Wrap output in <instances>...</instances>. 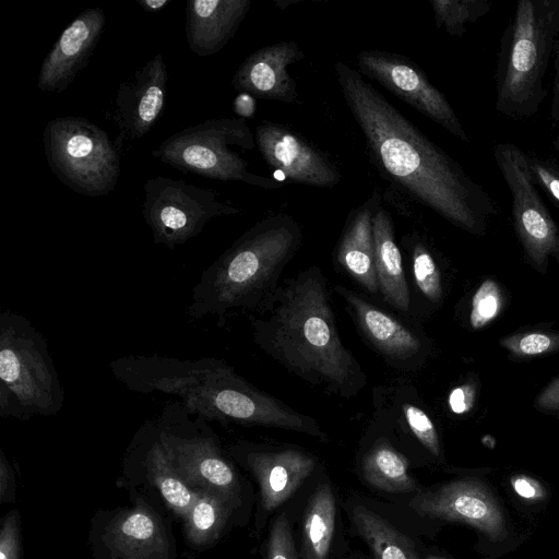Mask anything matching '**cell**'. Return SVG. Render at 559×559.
Listing matches in <instances>:
<instances>
[{
  "instance_id": "obj_1",
  "label": "cell",
  "mask_w": 559,
  "mask_h": 559,
  "mask_svg": "<svg viewBox=\"0 0 559 559\" xmlns=\"http://www.w3.org/2000/svg\"><path fill=\"white\" fill-rule=\"evenodd\" d=\"M334 72L379 173L452 225L471 234H483L498 212L492 195L357 69L337 61Z\"/></svg>"
},
{
  "instance_id": "obj_2",
  "label": "cell",
  "mask_w": 559,
  "mask_h": 559,
  "mask_svg": "<svg viewBox=\"0 0 559 559\" xmlns=\"http://www.w3.org/2000/svg\"><path fill=\"white\" fill-rule=\"evenodd\" d=\"M257 346L287 371L342 399L356 396L367 377L343 344L326 280L319 266L280 284L272 310L249 316Z\"/></svg>"
},
{
  "instance_id": "obj_3",
  "label": "cell",
  "mask_w": 559,
  "mask_h": 559,
  "mask_svg": "<svg viewBox=\"0 0 559 559\" xmlns=\"http://www.w3.org/2000/svg\"><path fill=\"white\" fill-rule=\"evenodd\" d=\"M110 367L130 390L178 396L187 414L202 419L282 428L288 418L285 403L251 384L225 360L127 356Z\"/></svg>"
},
{
  "instance_id": "obj_4",
  "label": "cell",
  "mask_w": 559,
  "mask_h": 559,
  "mask_svg": "<svg viewBox=\"0 0 559 559\" xmlns=\"http://www.w3.org/2000/svg\"><path fill=\"white\" fill-rule=\"evenodd\" d=\"M301 225L288 214L263 217L248 228L206 270L192 288L190 319L233 309L262 317L273 307L280 277L301 247Z\"/></svg>"
},
{
  "instance_id": "obj_5",
  "label": "cell",
  "mask_w": 559,
  "mask_h": 559,
  "mask_svg": "<svg viewBox=\"0 0 559 559\" xmlns=\"http://www.w3.org/2000/svg\"><path fill=\"white\" fill-rule=\"evenodd\" d=\"M559 32V0H520L501 38L496 110L528 118L547 96L545 79Z\"/></svg>"
},
{
  "instance_id": "obj_6",
  "label": "cell",
  "mask_w": 559,
  "mask_h": 559,
  "mask_svg": "<svg viewBox=\"0 0 559 559\" xmlns=\"http://www.w3.org/2000/svg\"><path fill=\"white\" fill-rule=\"evenodd\" d=\"M64 390L44 335L12 310L0 314V416L29 419L56 415Z\"/></svg>"
},
{
  "instance_id": "obj_7",
  "label": "cell",
  "mask_w": 559,
  "mask_h": 559,
  "mask_svg": "<svg viewBox=\"0 0 559 559\" xmlns=\"http://www.w3.org/2000/svg\"><path fill=\"white\" fill-rule=\"evenodd\" d=\"M254 147L255 139L243 118H218L174 133L152 155L180 171L204 178L262 189L282 188L280 181L248 169L250 165L242 154Z\"/></svg>"
},
{
  "instance_id": "obj_8",
  "label": "cell",
  "mask_w": 559,
  "mask_h": 559,
  "mask_svg": "<svg viewBox=\"0 0 559 559\" xmlns=\"http://www.w3.org/2000/svg\"><path fill=\"white\" fill-rule=\"evenodd\" d=\"M43 142L51 171L76 193L100 197L116 187L118 148L95 123L74 116L55 118L46 124Z\"/></svg>"
},
{
  "instance_id": "obj_9",
  "label": "cell",
  "mask_w": 559,
  "mask_h": 559,
  "mask_svg": "<svg viewBox=\"0 0 559 559\" xmlns=\"http://www.w3.org/2000/svg\"><path fill=\"white\" fill-rule=\"evenodd\" d=\"M143 217L156 245L173 250L198 236L211 219L241 210L214 189L156 176L144 183Z\"/></svg>"
},
{
  "instance_id": "obj_10",
  "label": "cell",
  "mask_w": 559,
  "mask_h": 559,
  "mask_svg": "<svg viewBox=\"0 0 559 559\" xmlns=\"http://www.w3.org/2000/svg\"><path fill=\"white\" fill-rule=\"evenodd\" d=\"M493 159L510 191L514 231L531 263L544 271L559 255V226L548 211L533 177L528 154L513 143H498Z\"/></svg>"
},
{
  "instance_id": "obj_11",
  "label": "cell",
  "mask_w": 559,
  "mask_h": 559,
  "mask_svg": "<svg viewBox=\"0 0 559 559\" xmlns=\"http://www.w3.org/2000/svg\"><path fill=\"white\" fill-rule=\"evenodd\" d=\"M358 72L441 126L464 143L469 138L445 95L425 71L406 56L382 49H364L356 55Z\"/></svg>"
},
{
  "instance_id": "obj_12",
  "label": "cell",
  "mask_w": 559,
  "mask_h": 559,
  "mask_svg": "<svg viewBox=\"0 0 559 559\" xmlns=\"http://www.w3.org/2000/svg\"><path fill=\"white\" fill-rule=\"evenodd\" d=\"M409 506L420 516L464 523L495 542L508 534L500 504L490 489L475 478L453 480L417 495Z\"/></svg>"
},
{
  "instance_id": "obj_13",
  "label": "cell",
  "mask_w": 559,
  "mask_h": 559,
  "mask_svg": "<svg viewBox=\"0 0 559 559\" xmlns=\"http://www.w3.org/2000/svg\"><path fill=\"white\" fill-rule=\"evenodd\" d=\"M255 145L266 164L297 183L333 188L341 181L336 164L288 126L263 121L255 128Z\"/></svg>"
},
{
  "instance_id": "obj_14",
  "label": "cell",
  "mask_w": 559,
  "mask_h": 559,
  "mask_svg": "<svg viewBox=\"0 0 559 559\" xmlns=\"http://www.w3.org/2000/svg\"><path fill=\"white\" fill-rule=\"evenodd\" d=\"M168 72L162 53H156L133 78L122 82L114 102L112 120L121 143L143 138L160 117L166 97Z\"/></svg>"
},
{
  "instance_id": "obj_15",
  "label": "cell",
  "mask_w": 559,
  "mask_h": 559,
  "mask_svg": "<svg viewBox=\"0 0 559 559\" xmlns=\"http://www.w3.org/2000/svg\"><path fill=\"white\" fill-rule=\"evenodd\" d=\"M334 290L346 302L364 337L391 365L403 369L419 367L425 343L413 328L347 287L335 285Z\"/></svg>"
},
{
  "instance_id": "obj_16",
  "label": "cell",
  "mask_w": 559,
  "mask_h": 559,
  "mask_svg": "<svg viewBox=\"0 0 559 559\" xmlns=\"http://www.w3.org/2000/svg\"><path fill=\"white\" fill-rule=\"evenodd\" d=\"M100 8L82 11L61 33L45 57L37 87L43 92L61 93L87 64L105 27Z\"/></svg>"
},
{
  "instance_id": "obj_17",
  "label": "cell",
  "mask_w": 559,
  "mask_h": 559,
  "mask_svg": "<svg viewBox=\"0 0 559 559\" xmlns=\"http://www.w3.org/2000/svg\"><path fill=\"white\" fill-rule=\"evenodd\" d=\"M305 59L297 43L282 40L249 55L236 70L231 85L249 96L293 104L298 99L297 85L288 67Z\"/></svg>"
},
{
  "instance_id": "obj_18",
  "label": "cell",
  "mask_w": 559,
  "mask_h": 559,
  "mask_svg": "<svg viewBox=\"0 0 559 559\" xmlns=\"http://www.w3.org/2000/svg\"><path fill=\"white\" fill-rule=\"evenodd\" d=\"M246 460L257 477L262 504L273 511L285 502L312 473L314 457L299 449H250Z\"/></svg>"
},
{
  "instance_id": "obj_19",
  "label": "cell",
  "mask_w": 559,
  "mask_h": 559,
  "mask_svg": "<svg viewBox=\"0 0 559 559\" xmlns=\"http://www.w3.org/2000/svg\"><path fill=\"white\" fill-rule=\"evenodd\" d=\"M381 202L382 197L373 192L350 211L335 249L337 265L372 295L380 294L374 266L372 222Z\"/></svg>"
},
{
  "instance_id": "obj_20",
  "label": "cell",
  "mask_w": 559,
  "mask_h": 559,
  "mask_svg": "<svg viewBox=\"0 0 559 559\" xmlns=\"http://www.w3.org/2000/svg\"><path fill=\"white\" fill-rule=\"evenodd\" d=\"M251 0H188L186 36L198 56L218 52L236 34L250 10Z\"/></svg>"
},
{
  "instance_id": "obj_21",
  "label": "cell",
  "mask_w": 559,
  "mask_h": 559,
  "mask_svg": "<svg viewBox=\"0 0 559 559\" xmlns=\"http://www.w3.org/2000/svg\"><path fill=\"white\" fill-rule=\"evenodd\" d=\"M374 266L382 299L401 312H408L411 294L395 240L394 223L382 202L373 214Z\"/></svg>"
},
{
  "instance_id": "obj_22",
  "label": "cell",
  "mask_w": 559,
  "mask_h": 559,
  "mask_svg": "<svg viewBox=\"0 0 559 559\" xmlns=\"http://www.w3.org/2000/svg\"><path fill=\"white\" fill-rule=\"evenodd\" d=\"M362 476L372 487L386 492H412L416 480L408 472L407 459L385 439L377 440L361 464Z\"/></svg>"
},
{
  "instance_id": "obj_23",
  "label": "cell",
  "mask_w": 559,
  "mask_h": 559,
  "mask_svg": "<svg viewBox=\"0 0 559 559\" xmlns=\"http://www.w3.org/2000/svg\"><path fill=\"white\" fill-rule=\"evenodd\" d=\"M336 506L329 483L320 484L309 499L302 533L304 559H328L335 528Z\"/></svg>"
},
{
  "instance_id": "obj_24",
  "label": "cell",
  "mask_w": 559,
  "mask_h": 559,
  "mask_svg": "<svg viewBox=\"0 0 559 559\" xmlns=\"http://www.w3.org/2000/svg\"><path fill=\"white\" fill-rule=\"evenodd\" d=\"M350 518L374 559H418L412 540L376 512L355 506Z\"/></svg>"
},
{
  "instance_id": "obj_25",
  "label": "cell",
  "mask_w": 559,
  "mask_h": 559,
  "mask_svg": "<svg viewBox=\"0 0 559 559\" xmlns=\"http://www.w3.org/2000/svg\"><path fill=\"white\" fill-rule=\"evenodd\" d=\"M402 245L407 248L415 285L430 302H439L443 295L440 269L425 238L417 231L402 237Z\"/></svg>"
},
{
  "instance_id": "obj_26",
  "label": "cell",
  "mask_w": 559,
  "mask_h": 559,
  "mask_svg": "<svg viewBox=\"0 0 559 559\" xmlns=\"http://www.w3.org/2000/svg\"><path fill=\"white\" fill-rule=\"evenodd\" d=\"M437 27L461 37L469 24L485 16L492 3L487 0H429Z\"/></svg>"
},
{
  "instance_id": "obj_27",
  "label": "cell",
  "mask_w": 559,
  "mask_h": 559,
  "mask_svg": "<svg viewBox=\"0 0 559 559\" xmlns=\"http://www.w3.org/2000/svg\"><path fill=\"white\" fill-rule=\"evenodd\" d=\"M500 346L516 357H533L559 349V334L531 331L504 336Z\"/></svg>"
},
{
  "instance_id": "obj_28",
  "label": "cell",
  "mask_w": 559,
  "mask_h": 559,
  "mask_svg": "<svg viewBox=\"0 0 559 559\" xmlns=\"http://www.w3.org/2000/svg\"><path fill=\"white\" fill-rule=\"evenodd\" d=\"M403 419L420 444L436 457L441 455V447L436 426L430 416L418 405L411 402L401 404Z\"/></svg>"
},
{
  "instance_id": "obj_29",
  "label": "cell",
  "mask_w": 559,
  "mask_h": 559,
  "mask_svg": "<svg viewBox=\"0 0 559 559\" xmlns=\"http://www.w3.org/2000/svg\"><path fill=\"white\" fill-rule=\"evenodd\" d=\"M501 292L492 280L484 281L472 298L469 323L473 329H480L491 322L500 312Z\"/></svg>"
},
{
  "instance_id": "obj_30",
  "label": "cell",
  "mask_w": 559,
  "mask_h": 559,
  "mask_svg": "<svg viewBox=\"0 0 559 559\" xmlns=\"http://www.w3.org/2000/svg\"><path fill=\"white\" fill-rule=\"evenodd\" d=\"M528 163L537 187L559 207V163L530 154Z\"/></svg>"
},
{
  "instance_id": "obj_31",
  "label": "cell",
  "mask_w": 559,
  "mask_h": 559,
  "mask_svg": "<svg viewBox=\"0 0 559 559\" xmlns=\"http://www.w3.org/2000/svg\"><path fill=\"white\" fill-rule=\"evenodd\" d=\"M267 559H298L289 522L284 513L277 516L271 527Z\"/></svg>"
},
{
  "instance_id": "obj_32",
  "label": "cell",
  "mask_w": 559,
  "mask_h": 559,
  "mask_svg": "<svg viewBox=\"0 0 559 559\" xmlns=\"http://www.w3.org/2000/svg\"><path fill=\"white\" fill-rule=\"evenodd\" d=\"M160 491L164 498L174 507L187 508L191 501L189 489L175 477H163L160 481Z\"/></svg>"
},
{
  "instance_id": "obj_33",
  "label": "cell",
  "mask_w": 559,
  "mask_h": 559,
  "mask_svg": "<svg viewBox=\"0 0 559 559\" xmlns=\"http://www.w3.org/2000/svg\"><path fill=\"white\" fill-rule=\"evenodd\" d=\"M124 536L133 539H147L154 532L151 518L143 513H134L128 516L121 525Z\"/></svg>"
},
{
  "instance_id": "obj_34",
  "label": "cell",
  "mask_w": 559,
  "mask_h": 559,
  "mask_svg": "<svg viewBox=\"0 0 559 559\" xmlns=\"http://www.w3.org/2000/svg\"><path fill=\"white\" fill-rule=\"evenodd\" d=\"M475 389L471 383L454 388L449 394V407L454 414L467 413L474 404Z\"/></svg>"
},
{
  "instance_id": "obj_35",
  "label": "cell",
  "mask_w": 559,
  "mask_h": 559,
  "mask_svg": "<svg viewBox=\"0 0 559 559\" xmlns=\"http://www.w3.org/2000/svg\"><path fill=\"white\" fill-rule=\"evenodd\" d=\"M217 509L214 503L207 499L200 500L192 513V520L194 526L199 531L210 530L216 522Z\"/></svg>"
},
{
  "instance_id": "obj_36",
  "label": "cell",
  "mask_w": 559,
  "mask_h": 559,
  "mask_svg": "<svg viewBox=\"0 0 559 559\" xmlns=\"http://www.w3.org/2000/svg\"><path fill=\"white\" fill-rule=\"evenodd\" d=\"M535 405L540 409H559V377L540 391Z\"/></svg>"
},
{
  "instance_id": "obj_37",
  "label": "cell",
  "mask_w": 559,
  "mask_h": 559,
  "mask_svg": "<svg viewBox=\"0 0 559 559\" xmlns=\"http://www.w3.org/2000/svg\"><path fill=\"white\" fill-rule=\"evenodd\" d=\"M514 490L523 498L533 499L539 495V489L534 479L526 476H518L512 479Z\"/></svg>"
},
{
  "instance_id": "obj_38",
  "label": "cell",
  "mask_w": 559,
  "mask_h": 559,
  "mask_svg": "<svg viewBox=\"0 0 559 559\" xmlns=\"http://www.w3.org/2000/svg\"><path fill=\"white\" fill-rule=\"evenodd\" d=\"M554 87L550 114L554 115L559 108V32L557 35L555 51H554Z\"/></svg>"
},
{
  "instance_id": "obj_39",
  "label": "cell",
  "mask_w": 559,
  "mask_h": 559,
  "mask_svg": "<svg viewBox=\"0 0 559 559\" xmlns=\"http://www.w3.org/2000/svg\"><path fill=\"white\" fill-rule=\"evenodd\" d=\"M171 0H136V3L146 12L154 13L167 7Z\"/></svg>"
},
{
  "instance_id": "obj_40",
  "label": "cell",
  "mask_w": 559,
  "mask_h": 559,
  "mask_svg": "<svg viewBox=\"0 0 559 559\" xmlns=\"http://www.w3.org/2000/svg\"><path fill=\"white\" fill-rule=\"evenodd\" d=\"M551 120H552L554 124L559 128V108L557 109V111L554 115H551Z\"/></svg>"
},
{
  "instance_id": "obj_41",
  "label": "cell",
  "mask_w": 559,
  "mask_h": 559,
  "mask_svg": "<svg viewBox=\"0 0 559 559\" xmlns=\"http://www.w3.org/2000/svg\"><path fill=\"white\" fill-rule=\"evenodd\" d=\"M552 147L559 154V134L554 139Z\"/></svg>"
},
{
  "instance_id": "obj_42",
  "label": "cell",
  "mask_w": 559,
  "mask_h": 559,
  "mask_svg": "<svg viewBox=\"0 0 559 559\" xmlns=\"http://www.w3.org/2000/svg\"><path fill=\"white\" fill-rule=\"evenodd\" d=\"M429 559H442V558H436V557H431V558H429Z\"/></svg>"
}]
</instances>
